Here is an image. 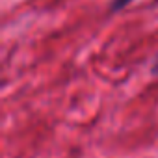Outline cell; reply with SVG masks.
<instances>
[{"label":"cell","instance_id":"obj_1","mask_svg":"<svg viewBox=\"0 0 158 158\" xmlns=\"http://www.w3.org/2000/svg\"><path fill=\"white\" fill-rule=\"evenodd\" d=\"M134 0H110V11H121L127 6H130Z\"/></svg>","mask_w":158,"mask_h":158},{"label":"cell","instance_id":"obj_2","mask_svg":"<svg viewBox=\"0 0 158 158\" xmlns=\"http://www.w3.org/2000/svg\"><path fill=\"white\" fill-rule=\"evenodd\" d=\"M151 74H152V76H158V52H156V56L151 60Z\"/></svg>","mask_w":158,"mask_h":158}]
</instances>
